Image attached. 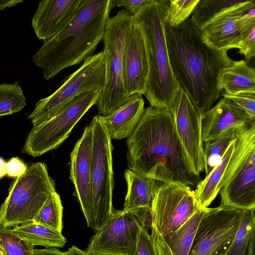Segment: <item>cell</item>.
<instances>
[{
  "instance_id": "3957f363",
  "label": "cell",
  "mask_w": 255,
  "mask_h": 255,
  "mask_svg": "<svg viewBox=\"0 0 255 255\" xmlns=\"http://www.w3.org/2000/svg\"><path fill=\"white\" fill-rule=\"evenodd\" d=\"M113 0H82L71 22L59 33L44 42L32 57L50 80L64 69L78 64L93 55L103 40Z\"/></svg>"
},
{
  "instance_id": "f35d334b",
  "label": "cell",
  "mask_w": 255,
  "mask_h": 255,
  "mask_svg": "<svg viewBox=\"0 0 255 255\" xmlns=\"http://www.w3.org/2000/svg\"><path fill=\"white\" fill-rule=\"evenodd\" d=\"M246 255H255V220L251 229Z\"/></svg>"
},
{
  "instance_id": "8992f818",
  "label": "cell",
  "mask_w": 255,
  "mask_h": 255,
  "mask_svg": "<svg viewBox=\"0 0 255 255\" xmlns=\"http://www.w3.org/2000/svg\"><path fill=\"white\" fill-rule=\"evenodd\" d=\"M233 152L221 182V205L255 208V122L239 130Z\"/></svg>"
},
{
  "instance_id": "7a4b0ae2",
  "label": "cell",
  "mask_w": 255,
  "mask_h": 255,
  "mask_svg": "<svg viewBox=\"0 0 255 255\" xmlns=\"http://www.w3.org/2000/svg\"><path fill=\"white\" fill-rule=\"evenodd\" d=\"M165 30L175 78L203 113L222 96L219 76L234 61L229 56L228 50L217 49L209 43L190 19L174 27L165 22Z\"/></svg>"
},
{
  "instance_id": "ee69618b",
  "label": "cell",
  "mask_w": 255,
  "mask_h": 255,
  "mask_svg": "<svg viewBox=\"0 0 255 255\" xmlns=\"http://www.w3.org/2000/svg\"><path fill=\"white\" fill-rule=\"evenodd\" d=\"M247 62L249 66L255 69V57Z\"/></svg>"
},
{
  "instance_id": "cb8c5ba5",
  "label": "cell",
  "mask_w": 255,
  "mask_h": 255,
  "mask_svg": "<svg viewBox=\"0 0 255 255\" xmlns=\"http://www.w3.org/2000/svg\"><path fill=\"white\" fill-rule=\"evenodd\" d=\"M11 232L25 242L45 248H63L67 239L60 233L41 224L31 222L10 229Z\"/></svg>"
},
{
  "instance_id": "e575fe53",
  "label": "cell",
  "mask_w": 255,
  "mask_h": 255,
  "mask_svg": "<svg viewBox=\"0 0 255 255\" xmlns=\"http://www.w3.org/2000/svg\"><path fill=\"white\" fill-rule=\"evenodd\" d=\"M132 255H157L155 245L147 229L142 225L138 236L135 251Z\"/></svg>"
},
{
  "instance_id": "f546056e",
  "label": "cell",
  "mask_w": 255,
  "mask_h": 255,
  "mask_svg": "<svg viewBox=\"0 0 255 255\" xmlns=\"http://www.w3.org/2000/svg\"><path fill=\"white\" fill-rule=\"evenodd\" d=\"M234 138H222L205 142L204 162L206 175L222 162L223 156Z\"/></svg>"
},
{
  "instance_id": "d6986e66",
  "label": "cell",
  "mask_w": 255,
  "mask_h": 255,
  "mask_svg": "<svg viewBox=\"0 0 255 255\" xmlns=\"http://www.w3.org/2000/svg\"><path fill=\"white\" fill-rule=\"evenodd\" d=\"M249 1L224 13L204 28L201 32L205 39L219 49H236L240 37L241 18Z\"/></svg>"
},
{
  "instance_id": "ac0fdd59",
  "label": "cell",
  "mask_w": 255,
  "mask_h": 255,
  "mask_svg": "<svg viewBox=\"0 0 255 255\" xmlns=\"http://www.w3.org/2000/svg\"><path fill=\"white\" fill-rule=\"evenodd\" d=\"M82 0L40 1L31 18L38 39L46 42L59 33L75 16Z\"/></svg>"
},
{
  "instance_id": "d6a6232c",
  "label": "cell",
  "mask_w": 255,
  "mask_h": 255,
  "mask_svg": "<svg viewBox=\"0 0 255 255\" xmlns=\"http://www.w3.org/2000/svg\"><path fill=\"white\" fill-rule=\"evenodd\" d=\"M0 247L6 255H33L34 246L12 234L10 229H0Z\"/></svg>"
},
{
  "instance_id": "44dd1931",
  "label": "cell",
  "mask_w": 255,
  "mask_h": 255,
  "mask_svg": "<svg viewBox=\"0 0 255 255\" xmlns=\"http://www.w3.org/2000/svg\"><path fill=\"white\" fill-rule=\"evenodd\" d=\"M127 185L124 209L133 213L141 209H151L156 191L163 183L129 169L125 172Z\"/></svg>"
},
{
  "instance_id": "ffe728a7",
  "label": "cell",
  "mask_w": 255,
  "mask_h": 255,
  "mask_svg": "<svg viewBox=\"0 0 255 255\" xmlns=\"http://www.w3.org/2000/svg\"><path fill=\"white\" fill-rule=\"evenodd\" d=\"M144 106L142 95L136 94L107 116H102L112 139L128 138L132 133L141 119Z\"/></svg>"
},
{
  "instance_id": "74e56055",
  "label": "cell",
  "mask_w": 255,
  "mask_h": 255,
  "mask_svg": "<svg viewBox=\"0 0 255 255\" xmlns=\"http://www.w3.org/2000/svg\"><path fill=\"white\" fill-rule=\"evenodd\" d=\"M149 0H113L115 6H124L132 15L136 14Z\"/></svg>"
},
{
  "instance_id": "f6af8a7d",
  "label": "cell",
  "mask_w": 255,
  "mask_h": 255,
  "mask_svg": "<svg viewBox=\"0 0 255 255\" xmlns=\"http://www.w3.org/2000/svg\"><path fill=\"white\" fill-rule=\"evenodd\" d=\"M0 255H6L4 250L0 247Z\"/></svg>"
},
{
  "instance_id": "4316f807",
  "label": "cell",
  "mask_w": 255,
  "mask_h": 255,
  "mask_svg": "<svg viewBox=\"0 0 255 255\" xmlns=\"http://www.w3.org/2000/svg\"><path fill=\"white\" fill-rule=\"evenodd\" d=\"M26 104L18 81L0 85V116L10 115L21 111Z\"/></svg>"
},
{
  "instance_id": "5bb4252c",
  "label": "cell",
  "mask_w": 255,
  "mask_h": 255,
  "mask_svg": "<svg viewBox=\"0 0 255 255\" xmlns=\"http://www.w3.org/2000/svg\"><path fill=\"white\" fill-rule=\"evenodd\" d=\"M171 110L182 143L196 171L200 174L204 170L203 113L182 90L176 97Z\"/></svg>"
},
{
  "instance_id": "2e32d148",
  "label": "cell",
  "mask_w": 255,
  "mask_h": 255,
  "mask_svg": "<svg viewBox=\"0 0 255 255\" xmlns=\"http://www.w3.org/2000/svg\"><path fill=\"white\" fill-rule=\"evenodd\" d=\"M123 77L127 96L145 95L148 77L145 46L139 30L131 22L123 50Z\"/></svg>"
},
{
  "instance_id": "1f68e13d",
  "label": "cell",
  "mask_w": 255,
  "mask_h": 255,
  "mask_svg": "<svg viewBox=\"0 0 255 255\" xmlns=\"http://www.w3.org/2000/svg\"><path fill=\"white\" fill-rule=\"evenodd\" d=\"M199 0H173L169 4L165 22L171 26H177L188 20Z\"/></svg>"
},
{
  "instance_id": "9c48e42d",
  "label": "cell",
  "mask_w": 255,
  "mask_h": 255,
  "mask_svg": "<svg viewBox=\"0 0 255 255\" xmlns=\"http://www.w3.org/2000/svg\"><path fill=\"white\" fill-rule=\"evenodd\" d=\"M105 74L103 51L87 58L59 88L36 103L28 119L33 126L38 125L52 118L80 94L94 90L103 91Z\"/></svg>"
},
{
  "instance_id": "484cf974",
  "label": "cell",
  "mask_w": 255,
  "mask_h": 255,
  "mask_svg": "<svg viewBox=\"0 0 255 255\" xmlns=\"http://www.w3.org/2000/svg\"><path fill=\"white\" fill-rule=\"evenodd\" d=\"M247 0H199L191 20L200 31L215 19Z\"/></svg>"
},
{
  "instance_id": "836d02e7",
  "label": "cell",
  "mask_w": 255,
  "mask_h": 255,
  "mask_svg": "<svg viewBox=\"0 0 255 255\" xmlns=\"http://www.w3.org/2000/svg\"><path fill=\"white\" fill-rule=\"evenodd\" d=\"M222 96L228 99L241 109L252 122H255V91L230 95L223 93Z\"/></svg>"
},
{
  "instance_id": "4fadbf2b",
  "label": "cell",
  "mask_w": 255,
  "mask_h": 255,
  "mask_svg": "<svg viewBox=\"0 0 255 255\" xmlns=\"http://www.w3.org/2000/svg\"><path fill=\"white\" fill-rule=\"evenodd\" d=\"M141 224L131 213L115 210L91 238L86 250L94 255H132Z\"/></svg>"
},
{
  "instance_id": "52a82bcc",
  "label": "cell",
  "mask_w": 255,
  "mask_h": 255,
  "mask_svg": "<svg viewBox=\"0 0 255 255\" xmlns=\"http://www.w3.org/2000/svg\"><path fill=\"white\" fill-rule=\"evenodd\" d=\"M132 15L122 9L107 22L103 38L106 74L103 90L96 104L99 115L106 116L125 104L126 93L123 56L125 39Z\"/></svg>"
},
{
  "instance_id": "603a6c76",
  "label": "cell",
  "mask_w": 255,
  "mask_h": 255,
  "mask_svg": "<svg viewBox=\"0 0 255 255\" xmlns=\"http://www.w3.org/2000/svg\"><path fill=\"white\" fill-rule=\"evenodd\" d=\"M234 145V138L223 156L222 162L196 186L194 194L200 208H208L219 193L221 190L220 185L233 152Z\"/></svg>"
},
{
  "instance_id": "e0dca14e",
  "label": "cell",
  "mask_w": 255,
  "mask_h": 255,
  "mask_svg": "<svg viewBox=\"0 0 255 255\" xmlns=\"http://www.w3.org/2000/svg\"><path fill=\"white\" fill-rule=\"evenodd\" d=\"M252 123L241 109L222 96L213 107L203 113V141L234 138L239 130Z\"/></svg>"
},
{
  "instance_id": "7402d4cb",
  "label": "cell",
  "mask_w": 255,
  "mask_h": 255,
  "mask_svg": "<svg viewBox=\"0 0 255 255\" xmlns=\"http://www.w3.org/2000/svg\"><path fill=\"white\" fill-rule=\"evenodd\" d=\"M219 86L224 93L230 95L255 91V69L245 60L234 61L221 71Z\"/></svg>"
},
{
  "instance_id": "9a60e30c",
  "label": "cell",
  "mask_w": 255,
  "mask_h": 255,
  "mask_svg": "<svg viewBox=\"0 0 255 255\" xmlns=\"http://www.w3.org/2000/svg\"><path fill=\"white\" fill-rule=\"evenodd\" d=\"M92 130L86 126L70 153V178L89 228H93V193L91 179Z\"/></svg>"
},
{
  "instance_id": "30bf717a",
  "label": "cell",
  "mask_w": 255,
  "mask_h": 255,
  "mask_svg": "<svg viewBox=\"0 0 255 255\" xmlns=\"http://www.w3.org/2000/svg\"><path fill=\"white\" fill-rule=\"evenodd\" d=\"M102 92L94 90L81 94L49 120L33 126L25 139L23 151L37 157L57 148L86 113L96 104Z\"/></svg>"
},
{
  "instance_id": "d590c367",
  "label": "cell",
  "mask_w": 255,
  "mask_h": 255,
  "mask_svg": "<svg viewBox=\"0 0 255 255\" xmlns=\"http://www.w3.org/2000/svg\"><path fill=\"white\" fill-rule=\"evenodd\" d=\"M28 166L20 158L12 157L5 163L6 175L16 178L22 176L27 170Z\"/></svg>"
},
{
  "instance_id": "6da1fadb",
  "label": "cell",
  "mask_w": 255,
  "mask_h": 255,
  "mask_svg": "<svg viewBox=\"0 0 255 255\" xmlns=\"http://www.w3.org/2000/svg\"><path fill=\"white\" fill-rule=\"evenodd\" d=\"M126 143L127 164L132 171L190 187L201 180L180 139L170 109H144Z\"/></svg>"
},
{
  "instance_id": "f1b7e54d",
  "label": "cell",
  "mask_w": 255,
  "mask_h": 255,
  "mask_svg": "<svg viewBox=\"0 0 255 255\" xmlns=\"http://www.w3.org/2000/svg\"><path fill=\"white\" fill-rule=\"evenodd\" d=\"M255 220V208L245 210L238 231L225 255H246L251 229Z\"/></svg>"
},
{
  "instance_id": "8d00e7d4",
  "label": "cell",
  "mask_w": 255,
  "mask_h": 255,
  "mask_svg": "<svg viewBox=\"0 0 255 255\" xmlns=\"http://www.w3.org/2000/svg\"><path fill=\"white\" fill-rule=\"evenodd\" d=\"M151 237L153 239L157 255H173L163 237L154 227H151Z\"/></svg>"
},
{
  "instance_id": "60d3db41",
  "label": "cell",
  "mask_w": 255,
  "mask_h": 255,
  "mask_svg": "<svg viewBox=\"0 0 255 255\" xmlns=\"http://www.w3.org/2000/svg\"><path fill=\"white\" fill-rule=\"evenodd\" d=\"M67 255H94L86 250H82L75 246H72L66 251Z\"/></svg>"
},
{
  "instance_id": "4dcf8cb0",
  "label": "cell",
  "mask_w": 255,
  "mask_h": 255,
  "mask_svg": "<svg viewBox=\"0 0 255 255\" xmlns=\"http://www.w3.org/2000/svg\"><path fill=\"white\" fill-rule=\"evenodd\" d=\"M238 43L236 49L247 62L255 57V17L243 20Z\"/></svg>"
},
{
  "instance_id": "ab89813d",
  "label": "cell",
  "mask_w": 255,
  "mask_h": 255,
  "mask_svg": "<svg viewBox=\"0 0 255 255\" xmlns=\"http://www.w3.org/2000/svg\"><path fill=\"white\" fill-rule=\"evenodd\" d=\"M58 250L56 248L36 249L33 251V255H56Z\"/></svg>"
},
{
  "instance_id": "83f0119b",
  "label": "cell",
  "mask_w": 255,
  "mask_h": 255,
  "mask_svg": "<svg viewBox=\"0 0 255 255\" xmlns=\"http://www.w3.org/2000/svg\"><path fill=\"white\" fill-rule=\"evenodd\" d=\"M63 210L60 196L56 192L46 202L33 222L62 233Z\"/></svg>"
},
{
  "instance_id": "ba28073f",
  "label": "cell",
  "mask_w": 255,
  "mask_h": 255,
  "mask_svg": "<svg viewBox=\"0 0 255 255\" xmlns=\"http://www.w3.org/2000/svg\"><path fill=\"white\" fill-rule=\"evenodd\" d=\"M93 141L91 179L93 193V228L101 229L113 214L114 172L112 139L102 116L94 117L89 124Z\"/></svg>"
},
{
  "instance_id": "d4e9b609",
  "label": "cell",
  "mask_w": 255,
  "mask_h": 255,
  "mask_svg": "<svg viewBox=\"0 0 255 255\" xmlns=\"http://www.w3.org/2000/svg\"><path fill=\"white\" fill-rule=\"evenodd\" d=\"M208 208L199 209L178 230L163 237L173 255H188L200 222Z\"/></svg>"
},
{
  "instance_id": "5b68a950",
  "label": "cell",
  "mask_w": 255,
  "mask_h": 255,
  "mask_svg": "<svg viewBox=\"0 0 255 255\" xmlns=\"http://www.w3.org/2000/svg\"><path fill=\"white\" fill-rule=\"evenodd\" d=\"M56 192L55 182L46 164L32 163L15 178L0 209V229L33 222L46 202Z\"/></svg>"
},
{
  "instance_id": "8fae6325",
  "label": "cell",
  "mask_w": 255,
  "mask_h": 255,
  "mask_svg": "<svg viewBox=\"0 0 255 255\" xmlns=\"http://www.w3.org/2000/svg\"><path fill=\"white\" fill-rule=\"evenodd\" d=\"M244 210L222 205L208 208L188 255H225L238 231Z\"/></svg>"
},
{
  "instance_id": "7bdbcfd3",
  "label": "cell",
  "mask_w": 255,
  "mask_h": 255,
  "mask_svg": "<svg viewBox=\"0 0 255 255\" xmlns=\"http://www.w3.org/2000/svg\"><path fill=\"white\" fill-rule=\"evenodd\" d=\"M5 163L6 161L1 157H0V178H2L6 175L5 171Z\"/></svg>"
},
{
  "instance_id": "277c9868",
  "label": "cell",
  "mask_w": 255,
  "mask_h": 255,
  "mask_svg": "<svg viewBox=\"0 0 255 255\" xmlns=\"http://www.w3.org/2000/svg\"><path fill=\"white\" fill-rule=\"evenodd\" d=\"M169 0H149L131 17L143 37L148 64L145 96L150 106L171 109L181 90L172 72L165 35Z\"/></svg>"
},
{
  "instance_id": "7c38bea8",
  "label": "cell",
  "mask_w": 255,
  "mask_h": 255,
  "mask_svg": "<svg viewBox=\"0 0 255 255\" xmlns=\"http://www.w3.org/2000/svg\"><path fill=\"white\" fill-rule=\"evenodd\" d=\"M199 209L191 187L163 182L153 200L152 226L163 237L178 230Z\"/></svg>"
},
{
  "instance_id": "b9f144b4",
  "label": "cell",
  "mask_w": 255,
  "mask_h": 255,
  "mask_svg": "<svg viewBox=\"0 0 255 255\" xmlns=\"http://www.w3.org/2000/svg\"><path fill=\"white\" fill-rule=\"evenodd\" d=\"M22 2V0H0V10H2L5 8L13 7Z\"/></svg>"
}]
</instances>
